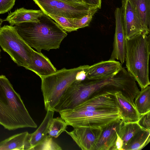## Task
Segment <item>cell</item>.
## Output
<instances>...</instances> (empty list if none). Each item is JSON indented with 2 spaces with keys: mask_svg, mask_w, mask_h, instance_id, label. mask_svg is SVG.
Masks as SVG:
<instances>
[{
  "mask_svg": "<svg viewBox=\"0 0 150 150\" xmlns=\"http://www.w3.org/2000/svg\"><path fill=\"white\" fill-rule=\"evenodd\" d=\"M89 66L83 65L69 69L64 68L40 78L41 89L46 111L55 112V107L71 83L76 79L82 80L86 78V71Z\"/></svg>",
  "mask_w": 150,
  "mask_h": 150,
  "instance_id": "3957f363",
  "label": "cell"
},
{
  "mask_svg": "<svg viewBox=\"0 0 150 150\" xmlns=\"http://www.w3.org/2000/svg\"><path fill=\"white\" fill-rule=\"evenodd\" d=\"M43 13L69 18H79L98 8L84 3H69L60 0H33Z\"/></svg>",
  "mask_w": 150,
  "mask_h": 150,
  "instance_id": "ba28073f",
  "label": "cell"
},
{
  "mask_svg": "<svg viewBox=\"0 0 150 150\" xmlns=\"http://www.w3.org/2000/svg\"><path fill=\"white\" fill-rule=\"evenodd\" d=\"M69 3H84L81 0H60Z\"/></svg>",
  "mask_w": 150,
  "mask_h": 150,
  "instance_id": "1f68e13d",
  "label": "cell"
},
{
  "mask_svg": "<svg viewBox=\"0 0 150 150\" xmlns=\"http://www.w3.org/2000/svg\"><path fill=\"white\" fill-rule=\"evenodd\" d=\"M115 96L122 120L126 122H137L140 116L134 104L131 102L120 91H116Z\"/></svg>",
  "mask_w": 150,
  "mask_h": 150,
  "instance_id": "9a60e30c",
  "label": "cell"
},
{
  "mask_svg": "<svg viewBox=\"0 0 150 150\" xmlns=\"http://www.w3.org/2000/svg\"><path fill=\"white\" fill-rule=\"evenodd\" d=\"M137 122L143 130L150 132V111L141 115Z\"/></svg>",
  "mask_w": 150,
  "mask_h": 150,
  "instance_id": "83f0119b",
  "label": "cell"
},
{
  "mask_svg": "<svg viewBox=\"0 0 150 150\" xmlns=\"http://www.w3.org/2000/svg\"><path fill=\"white\" fill-rule=\"evenodd\" d=\"M116 92L108 91L98 93L74 109L89 111L118 110L115 96Z\"/></svg>",
  "mask_w": 150,
  "mask_h": 150,
  "instance_id": "8fae6325",
  "label": "cell"
},
{
  "mask_svg": "<svg viewBox=\"0 0 150 150\" xmlns=\"http://www.w3.org/2000/svg\"><path fill=\"white\" fill-rule=\"evenodd\" d=\"M103 130L101 128L77 127L71 132H65L82 150H95Z\"/></svg>",
  "mask_w": 150,
  "mask_h": 150,
  "instance_id": "30bf717a",
  "label": "cell"
},
{
  "mask_svg": "<svg viewBox=\"0 0 150 150\" xmlns=\"http://www.w3.org/2000/svg\"><path fill=\"white\" fill-rule=\"evenodd\" d=\"M16 0H0V14L9 11L13 7Z\"/></svg>",
  "mask_w": 150,
  "mask_h": 150,
  "instance_id": "f1b7e54d",
  "label": "cell"
},
{
  "mask_svg": "<svg viewBox=\"0 0 150 150\" xmlns=\"http://www.w3.org/2000/svg\"><path fill=\"white\" fill-rule=\"evenodd\" d=\"M68 125L61 117L53 118L49 126L48 135L55 138L58 137L63 132L66 131Z\"/></svg>",
  "mask_w": 150,
  "mask_h": 150,
  "instance_id": "cb8c5ba5",
  "label": "cell"
},
{
  "mask_svg": "<svg viewBox=\"0 0 150 150\" xmlns=\"http://www.w3.org/2000/svg\"><path fill=\"white\" fill-rule=\"evenodd\" d=\"M122 67V64L115 60L109 59L101 61L90 66L86 71V77L92 80L112 77L117 75Z\"/></svg>",
  "mask_w": 150,
  "mask_h": 150,
  "instance_id": "4fadbf2b",
  "label": "cell"
},
{
  "mask_svg": "<svg viewBox=\"0 0 150 150\" xmlns=\"http://www.w3.org/2000/svg\"><path fill=\"white\" fill-rule=\"evenodd\" d=\"M0 46L18 66L26 69L30 64L33 50L18 34L14 26L0 28Z\"/></svg>",
  "mask_w": 150,
  "mask_h": 150,
  "instance_id": "8992f818",
  "label": "cell"
},
{
  "mask_svg": "<svg viewBox=\"0 0 150 150\" xmlns=\"http://www.w3.org/2000/svg\"><path fill=\"white\" fill-rule=\"evenodd\" d=\"M150 54L149 35L141 34L126 40V68L141 90L150 84L149 67Z\"/></svg>",
  "mask_w": 150,
  "mask_h": 150,
  "instance_id": "277c9868",
  "label": "cell"
},
{
  "mask_svg": "<svg viewBox=\"0 0 150 150\" xmlns=\"http://www.w3.org/2000/svg\"><path fill=\"white\" fill-rule=\"evenodd\" d=\"M26 69L34 72L40 78L51 74L57 70L48 58L41 52L34 50L31 63Z\"/></svg>",
  "mask_w": 150,
  "mask_h": 150,
  "instance_id": "5bb4252c",
  "label": "cell"
},
{
  "mask_svg": "<svg viewBox=\"0 0 150 150\" xmlns=\"http://www.w3.org/2000/svg\"><path fill=\"white\" fill-rule=\"evenodd\" d=\"M134 103L141 116L150 111V86L142 89L135 98Z\"/></svg>",
  "mask_w": 150,
  "mask_h": 150,
  "instance_id": "7402d4cb",
  "label": "cell"
},
{
  "mask_svg": "<svg viewBox=\"0 0 150 150\" xmlns=\"http://www.w3.org/2000/svg\"><path fill=\"white\" fill-rule=\"evenodd\" d=\"M68 125L74 128L86 127L103 128L122 117L119 110L107 109L89 111L75 109L59 112Z\"/></svg>",
  "mask_w": 150,
  "mask_h": 150,
  "instance_id": "5b68a950",
  "label": "cell"
},
{
  "mask_svg": "<svg viewBox=\"0 0 150 150\" xmlns=\"http://www.w3.org/2000/svg\"><path fill=\"white\" fill-rule=\"evenodd\" d=\"M43 14L40 9H27L22 8L9 13L5 20L12 26L23 22H39L40 21L38 18Z\"/></svg>",
  "mask_w": 150,
  "mask_h": 150,
  "instance_id": "e0dca14e",
  "label": "cell"
},
{
  "mask_svg": "<svg viewBox=\"0 0 150 150\" xmlns=\"http://www.w3.org/2000/svg\"><path fill=\"white\" fill-rule=\"evenodd\" d=\"M117 137L115 143V150H123V142L117 132Z\"/></svg>",
  "mask_w": 150,
  "mask_h": 150,
  "instance_id": "4dcf8cb0",
  "label": "cell"
},
{
  "mask_svg": "<svg viewBox=\"0 0 150 150\" xmlns=\"http://www.w3.org/2000/svg\"><path fill=\"white\" fill-rule=\"evenodd\" d=\"M99 91L94 80L86 78L76 79L67 89L55 108V111L73 110Z\"/></svg>",
  "mask_w": 150,
  "mask_h": 150,
  "instance_id": "52a82bcc",
  "label": "cell"
},
{
  "mask_svg": "<svg viewBox=\"0 0 150 150\" xmlns=\"http://www.w3.org/2000/svg\"><path fill=\"white\" fill-rule=\"evenodd\" d=\"M86 4L100 9L101 6L102 0H81Z\"/></svg>",
  "mask_w": 150,
  "mask_h": 150,
  "instance_id": "f546056e",
  "label": "cell"
},
{
  "mask_svg": "<svg viewBox=\"0 0 150 150\" xmlns=\"http://www.w3.org/2000/svg\"><path fill=\"white\" fill-rule=\"evenodd\" d=\"M115 28L113 50L110 59L119 60L122 64L125 61L126 38L121 8L115 11Z\"/></svg>",
  "mask_w": 150,
  "mask_h": 150,
  "instance_id": "7c38bea8",
  "label": "cell"
},
{
  "mask_svg": "<svg viewBox=\"0 0 150 150\" xmlns=\"http://www.w3.org/2000/svg\"><path fill=\"white\" fill-rule=\"evenodd\" d=\"M121 9L126 40L139 34H149L150 29L144 25L129 0L122 1Z\"/></svg>",
  "mask_w": 150,
  "mask_h": 150,
  "instance_id": "9c48e42d",
  "label": "cell"
},
{
  "mask_svg": "<svg viewBox=\"0 0 150 150\" xmlns=\"http://www.w3.org/2000/svg\"><path fill=\"white\" fill-rule=\"evenodd\" d=\"M47 16L54 20L66 32H70L77 30L74 28L71 18L52 14H49Z\"/></svg>",
  "mask_w": 150,
  "mask_h": 150,
  "instance_id": "d4e9b609",
  "label": "cell"
},
{
  "mask_svg": "<svg viewBox=\"0 0 150 150\" xmlns=\"http://www.w3.org/2000/svg\"><path fill=\"white\" fill-rule=\"evenodd\" d=\"M54 111L48 110L42 122L33 133L29 134L30 150L40 144L47 136L49 126L53 118Z\"/></svg>",
  "mask_w": 150,
  "mask_h": 150,
  "instance_id": "d6986e66",
  "label": "cell"
},
{
  "mask_svg": "<svg viewBox=\"0 0 150 150\" xmlns=\"http://www.w3.org/2000/svg\"><path fill=\"white\" fill-rule=\"evenodd\" d=\"M142 130L137 122H126L121 120L117 131L123 142V150L130 140Z\"/></svg>",
  "mask_w": 150,
  "mask_h": 150,
  "instance_id": "ffe728a7",
  "label": "cell"
},
{
  "mask_svg": "<svg viewBox=\"0 0 150 150\" xmlns=\"http://www.w3.org/2000/svg\"><path fill=\"white\" fill-rule=\"evenodd\" d=\"M29 134L28 132H25L1 141L0 150H30Z\"/></svg>",
  "mask_w": 150,
  "mask_h": 150,
  "instance_id": "ac0fdd59",
  "label": "cell"
},
{
  "mask_svg": "<svg viewBox=\"0 0 150 150\" xmlns=\"http://www.w3.org/2000/svg\"><path fill=\"white\" fill-rule=\"evenodd\" d=\"M0 125L9 130L37 125L8 79L0 75Z\"/></svg>",
  "mask_w": 150,
  "mask_h": 150,
  "instance_id": "7a4b0ae2",
  "label": "cell"
},
{
  "mask_svg": "<svg viewBox=\"0 0 150 150\" xmlns=\"http://www.w3.org/2000/svg\"><path fill=\"white\" fill-rule=\"evenodd\" d=\"M99 9L95 8L90 11L88 13L79 18H71L76 30L89 25L94 14Z\"/></svg>",
  "mask_w": 150,
  "mask_h": 150,
  "instance_id": "484cf974",
  "label": "cell"
},
{
  "mask_svg": "<svg viewBox=\"0 0 150 150\" xmlns=\"http://www.w3.org/2000/svg\"><path fill=\"white\" fill-rule=\"evenodd\" d=\"M0 51H1V50H0Z\"/></svg>",
  "mask_w": 150,
  "mask_h": 150,
  "instance_id": "836d02e7",
  "label": "cell"
},
{
  "mask_svg": "<svg viewBox=\"0 0 150 150\" xmlns=\"http://www.w3.org/2000/svg\"><path fill=\"white\" fill-rule=\"evenodd\" d=\"M3 21H4L3 20L0 18V28L1 27V24L3 22Z\"/></svg>",
  "mask_w": 150,
  "mask_h": 150,
  "instance_id": "d6a6232c",
  "label": "cell"
},
{
  "mask_svg": "<svg viewBox=\"0 0 150 150\" xmlns=\"http://www.w3.org/2000/svg\"><path fill=\"white\" fill-rule=\"evenodd\" d=\"M129 0L144 25L149 29L150 0Z\"/></svg>",
  "mask_w": 150,
  "mask_h": 150,
  "instance_id": "44dd1931",
  "label": "cell"
},
{
  "mask_svg": "<svg viewBox=\"0 0 150 150\" xmlns=\"http://www.w3.org/2000/svg\"><path fill=\"white\" fill-rule=\"evenodd\" d=\"M150 132L142 130L129 142L124 150H140L150 141Z\"/></svg>",
  "mask_w": 150,
  "mask_h": 150,
  "instance_id": "603a6c76",
  "label": "cell"
},
{
  "mask_svg": "<svg viewBox=\"0 0 150 150\" xmlns=\"http://www.w3.org/2000/svg\"><path fill=\"white\" fill-rule=\"evenodd\" d=\"M122 120L114 122L103 128L95 150H115L117 129Z\"/></svg>",
  "mask_w": 150,
  "mask_h": 150,
  "instance_id": "2e32d148",
  "label": "cell"
},
{
  "mask_svg": "<svg viewBox=\"0 0 150 150\" xmlns=\"http://www.w3.org/2000/svg\"><path fill=\"white\" fill-rule=\"evenodd\" d=\"M39 22L21 23L14 27L19 35L31 47L41 52L59 48L67 34L49 16L44 14Z\"/></svg>",
  "mask_w": 150,
  "mask_h": 150,
  "instance_id": "6da1fadb",
  "label": "cell"
},
{
  "mask_svg": "<svg viewBox=\"0 0 150 150\" xmlns=\"http://www.w3.org/2000/svg\"><path fill=\"white\" fill-rule=\"evenodd\" d=\"M32 150H61L62 149L53 141L51 137L48 135L42 142L34 147Z\"/></svg>",
  "mask_w": 150,
  "mask_h": 150,
  "instance_id": "4316f807",
  "label": "cell"
}]
</instances>
